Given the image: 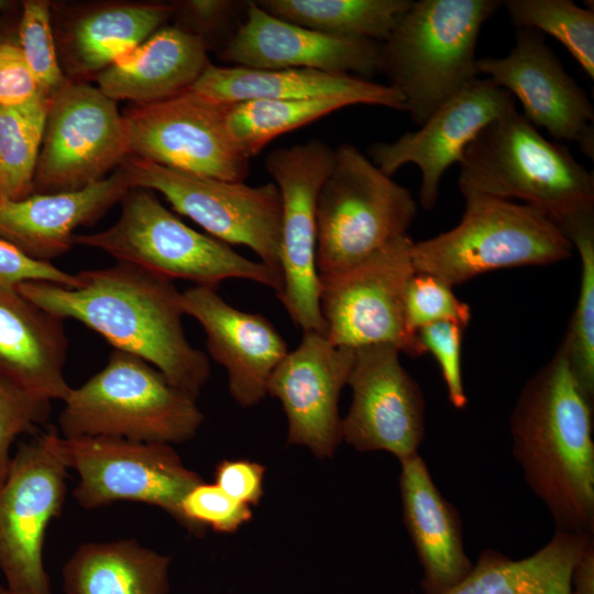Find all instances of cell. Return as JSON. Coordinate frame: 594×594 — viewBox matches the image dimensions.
Listing matches in <instances>:
<instances>
[{
	"label": "cell",
	"mask_w": 594,
	"mask_h": 594,
	"mask_svg": "<svg viewBox=\"0 0 594 594\" xmlns=\"http://www.w3.org/2000/svg\"><path fill=\"white\" fill-rule=\"evenodd\" d=\"M122 198L119 219L109 228L75 234L74 244L106 252L170 280L217 286L232 278L249 279L272 288L276 296L284 282L279 270L252 261L229 244L184 223L151 190L133 188Z\"/></svg>",
	"instance_id": "obj_5"
},
{
	"label": "cell",
	"mask_w": 594,
	"mask_h": 594,
	"mask_svg": "<svg viewBox=\"0 0 594 594\" xmlns=\"http://www.w3.org/2000/svg\"><path fill=\"white\" fill-rule=\"evenodd\" d=\"M462 195L465 208L454 228L414 242L415 273L453 287L486 272L548 265L572 256L568 238L536 208L477 193Z\"/></svg>",
	"instance_id": "obj_7"
},
{
	"label": "cell",
	"mask_w": 594,
	"mask_h": 594,
	"mask_svg": "<svg viewBox=\"0 0 594 594\" xmlns=\"http://www.w3.org/2000/svg\"><path fill=\"white\" fill-rule=\"evenodd\" d=\"M190 89L223 103L345 94L362 98L365 105L406 111L403 95L388 84L308 68L255 69L209 63Z\"/></svg>",
	"instance_id": "obj_25"
},
{
	"label": "cell",
	"mask_w": 594,
	"mask_h": 594,
	"mask_svg": "<svg viewBox=\"0 0 594 594\" xmlns=\"http://www.w3.org/2000/svg\"><path fill=\"white\" fill-rule=\"evenodd\" d=\"M593 403L557 350L510 414L512 453L556 531L594 535Z\"/></svg>",
	"instance_id": "obj_2"
},
{
	"label": "cell",
	"mask_w": 594,
	"mask_h": 594,
	"mask_svg": "<svg viewBox=\"0 0 594 594\" xmlns=\"http://www.w3.org/2000/svg\"><path fill=\"white\" fill-rule=\"evenodd\" d=\"M416 215L417 204L407 188L353 144H340L317 200L319 279L355 266L406 235Z\"/></svg>",
	"instance_id": "obj_8"
},
{
	"label": "cell",
	"mask_w": 594,
	"mask_h": 594,
	"mask_svg": "<svg viewBox=\"0 0 594 594\" xmlns=\"http://www.w3.org/2000/svg\"><path fill=\"white\" fill-rule=\"evenodd\" d=\"M387 344L354 349L346 385L350 408L342 438L360 452L385 451L399 460L418 453L425 438V398Z\"/></svg>",
	"instance_id": "obj_16"
},
{
	"label": "cell",
	"mask_w": 594,
	"mask_h": 594,
	"mask_svg": "<svg viewBox=\"0 0 594 594\" xmlns=\"http://www.w3.org/2000/svg\"><path fill=\"white\" fill-rule=\"evenodd\" d=\"M58 416L62 437H114L178 444L204 422L196 400L174 387L153 365L112 350L107 364L72 387Z\"/></svg>",
	"instance_id": "obj_6"
},
{
	"label": "cell",
	"mask_w": 594,
	"mask_h": 594,
	"mask_svg": "<svg viewBox=\"0 0 594 594\" xmlns=\"http://www.w3.org/2000/svg\"><path fill=\"white\" fill-rule=\"evenodd\" d=\"M50 105L40 94L22 106L0 108V199L33 194Z\"/></svg>",
	"instance_id": "obj_33"
},
{
	"label": "cell",
	"mask_w": 594,
	"mask_h": 594,
	"mask_svg": "<svg viewBox=\"0 0 594 594\" xmlns=\"http://www.w3.org/2000/svg\"><path fill=\"white\" fill-rule=\"evenodd\" d=\"M459 189L519 198L558 227L594 213V176L566 146L543 138L516 107L488 123L459 162Z\"/></svg>",
	"instance_id": "obj_3"
},
{
	"label": "cell",
	"mask_w": 594,
	"mask_h": 594,
	"mask_svg": "<svg viewBox=\"0 0 594 594\" xmlns=\"http://www.w3.org/2000/svg\"><path fill=\"white\" fill-rule=\"evenodd\" d=\"M174 10L169 4H123L84 14L69 32L73 68L103 70L151 37Z\"/></svg>",
	"instance_id": "obj_29"
},
{
	"label": "cell",
	"mask_w": 594,
	"mask_h": 594,
	"mask_svg": "<svg viewBox=\"0 0 594 594\" xmlns=\"http://www.w3.org/2000/svg\"><path fill=\"white\" fill-rule=\"evenodd\" d=\"M414 241L403 235L355 266L320 279L324 334L338 346L387 344L418 358L427 353L404 318L407 284L415 274Z\"/></svg>",
	"instance_id": "obj_12"
},
{
	"label": "cell",
	"mask_w": 594,
	"mask_h": 594,
	"mask_svg": "<svg viewBox=\"0 0 594 594\" xmlns=\"http://www.w3.org/2000/svg\"><path fill=\"white\" fill-rule=\"evenodd\" d=\"M560 229L580 255L581 276L576 305L558 351L580 388L594 402V213Z\"/></svg>",
	"instance_id": "obj_32"
},
{
	"label": "cell",
	"mask_w": 594,
	"mask_h": 594,
	"mask_svg": "<svg viewBox=\"0 0 594 594\" xmlns=\"http://www.w3.org/2000/svg\"><path fill=\"white\" fill-rule=\"evenodd\" d=\"M352 105H365L354 95H332L290 100H250L232 103L227 129L250 160L277 136Z\"/></svg>",
	"instance_id": "obj_31"
},
{
	"label": "cell",
	"mask_w": 594,
	"mask_h": 594,
	"mask_svg": "<svg viewBox=\"0 0 594 594\" xmlns=\"http://www.w3.org/2000/svg\"><path fill=\"white\" fill-rule=\"evenodd\" d=\"M182 299L185 315L204 329L210 356L226 369L233 399L242 407L258 404L288 353L285 339L264 316L232 307L217 288L195 285L182 292Z\"/></svg>",
	"instance_id": "obj_21"
},
{
	"label": "cell",
	"mask_w": 594,
	"mask_h": 594,
	"mask_svg": "<svg viewBox=\"0 0 594 594\" xmlns=\"http://www.w3.org/2000/svg\"><path fill=\"white\" fill-rule=\"evenodd\" d=\"M403 521L422 569L424 594H443L472 570L459 510L436 485L418 453L399 460Z\"/></svg>",
	"instance_id": "obj_22"
},
{
	"label": "cell",
	"mask_w": 594,
	"mask_h": 594,
	"mask_svg": "<svg viewBox=\"0 0 594 594\" xmlns=\"http://www.w3.org/2000/svg\"><path fill=\"white\" fill-rule=\"evenodd\" d=\"M516 107L514 97L490 78L477 77L441 105L418 130L393 142H375L369 158L387 176L415 164L421 175L419 201L431 210L447 169L459 163L463 151L488 123Z\"/></svg>",
	"instance_id": "obj_18"
},
{
	"label": "cell",
	"mask_w": 594,
	"mask_h": 594,
	"mask_svg": "<svg viewBox=\"0 0 594 594\" xmlns=\"http://www.w3.org/2000/svg\"><path fill=\"white\" fill-rule=\"evenodd\" d=\"M464 329L450 321L435 322L417 331L426 352L437 360L448 398L453 407L462 409L468 404L461 369V343Z\"/></svg>",
	"instance_id": "obj_39"
},
{
	"label": "cell",
	"mask_w": 594,
	"mask_h": 594,
	"mask_svg": "<svg viewBox=\"0 0 594 594\" xmlns=\"http://www.w3.org/2000/svg\"><path fill=\"white\" fill-rule=\"evenodd\" d=\"M503 6L516 26L553 36L594 78L593 10L570 0H507Z\"/></svg>",
	"instance_id": "obj_34"
},
{
	"label": "cell",
	"mask_w": 594,
	"mask_h": 594,
	"mask_svg": "<svg viewBox=\"0 0 594 594\" xmlns=\"http://www.w3.org/2000/svg\"><path fill=\"white\" fill-rule=\"evenodd\" d=\"M199 34L164 28L96 76L98 88L114 101L138 106L189 90L209 64Z\"/></svg>",
	"instance_id": "obj_26"
},
{
	"label": "cell",
	"mask_w": 594,
	"mask_h": 594,
	"mask_svg": "<svg viewBox=\"0 0 594 594\" xmlns=\"http://www.w3.org/2000/svg\"><path fill=\"white\" fill-rule=\"evenodd\" d=\"M333 162L334 148L321 140L275 148L265 158L282 204L279 265L284 286L277 298L302 332L324 334L316 263L317 200Z\"/></svg>",
	"instance_id": "obj_13"
},
{
	"label": "cell",
	"mask_w": 594,
	"mask_h": 594,
	"mask_svg": "<svg viewBox=\"0 0 594 594\" xmlns=\"http://www.w3.org/2000/svg\"><path fill=\"white\" fill-rule=\"evenodd\" d=\"M170 558L135 539L81 543L62 570L65 594H168Z\"/></svg>",
	"instance_id": "obj_28"
},
{
	"label": "cell",
	"mask_w": 594,
	"mask_h": 594,
	"mask_svg": "<svg viewBox=\"0 0 594 594\" xmlns=\"http://www.w3.org/2000/svg\"><path fill=\"white\" fill-rule=\"evenodd\" d=\"M413 0H260L270 14L324 34L383 43Z\"/></svg>",
	"instance_id": "obj_30"
},
{
	"label": "cell",
	"mask_w": 594,
	"mask_h": 594,
	"mask_svg": "<svg viewBox=\"0 0 594 594\" xmlns=\"http://www.w3.org/2000/svg\"><path fill=\"white\" fill-rule=\"evenodd\" d=\"M133 188L161 193L179 215L227 243L250 248L280 271L282 204L276 185L250 186L157 165L138 157L122 162ZM282 272V271H280Z\"/></svg>",
	"instance_id": "obj_10"
},
{
	"label": "cell",
	"mask_w": 594,
	"mask_h": 594,
	"mask_svg": "<svg viewBox=\"0 0 594 594\" xmlns=\"http://www.w3.org/2000/svg\"><path fill=\"white\" fill-rule=\"evenodd\" d=\"M58 450L67 469L78 474L73 497L85 509L142 503L161 508L183 526L182 501L202 482L167 443L59 435Z\"/></svg>",
	"instance_id": "obj_11"
},
{
	"label": "cell",
	"mask_w": 594,
	"mask_h": 594,
	"mask_svg": "<svg viewBox=\"0 0 594 594\" xmlns=\"http://www.w3.org/2000/svg\"><path fill=\"white\" fill-rule=\"evenodd\" d=\"M0 594H10L6 586L0 585Z\"/></svg>",
	"instance_id": "obj_46"
},
{
	"label": "cell",
	"mask_w": 594,
	"mask_h": 594,
	"mask_svg": "<svg viewBox=\"0 0 594 594\" xmlns=\"http://www.w3.org/2000/svg\"><path fill=\"white\" fill-rule=\"evenodd\" d=\"M40 94L20 46L0 43V108L22 106Z\"/></svg>",
	"instance_id": "obj_41"
},
{
	"label": "cell",
	"mask_w": 594,
	"mask_h": 594,
	"mask_svg": "<svg viewBox=\"0 0 594 594\" xmlns=\"http://www.w3.org/2000/svg\"><path fill=\"white\" fill-rule=\"evenodd\" d=\"M593 536L554 531L544 546L519 560L485 549L471 572L443 594H570L573 565Z\"/></svg>",
	"instance_id": "obj_27"
},
{
	"label": "cell",
	"mask_w": 594,
	"mask_h": 594,
	"mask_svg": "<svg viewBox=\"0 0 594 594\" xmlns=\"http://www.w3.org/2000/svg\"><path fill=\"white\" fill-rule=\"evenodd\" d=\"M501 0H419L381 43L378 73L406 101L419 127L479 77L476 43Z\"/></svg>",
	"instance_id": "obj_4"
},
{
	"label": "cell",
	"mask_w": 594,
	"mask_h": 594,
	"mask_svg": "<svg viewBox=\"0 0 594 594\" xmlns=\"http://www.w3.org/2000/svg\"><path fill=\"white\" fill-rule=\"evenodd\" d=\"M404 318L413 336H417L419 329L440 321L453 322L465 330L471 320V309L444 282L432 275L415 273L405 292Z\"/></svg>",
	"instance_id": "obj_36"
},
{
	"label": "cell",
	"mask_w": 594,
	"mask_h": 594,
	"mask_svg": "<svg viewBox=\"0 0 594 594\" xmlns=\"http://www.w3.org/2000/svg\"><path fill=\"white\" fill-rule=\"evenodd\" d=\"M570 594H594V537L587 541L573 565Z\"/></svg>",
	"instance_id": "obj_44"
},
{
	"label": "cell",
	"mask_w": 594,
	"mask_h": 594,
	"mask_svg": "<svg viewBox=\"0 0 594 594\" xmlns=\"http://www.w3.org/2000/svg\"><path fill=\"white\" fill-rule=\"evenodd\" d=\"M77 276L76 287L29 282L16 290L46 311L79 321L114 350L143 359L196 400L210 378V362L185 334L174 282L122 262Z\"/></svg>",
	"instance_id": "obj_1"
},
{
	"label": "cell",
	"mask_w": 594,
	"mask_h": 594,
	"mask_svg": "<svg viewBox=\"0 0 594 594\" xmlns=\"http://www.w3.org/2000/svg\"><path fill=\"white\" fill-rule=\"evenodd\" d=\"M476 69L516 97L524 117L556 140L576 142L594 157V108L587 94L568 74L542 33L520 29L504 57L477 59Z\"/></svg>",
	"instance_id": "obj_17"
},
{
	"label": "cell",
	"mask_w": 594,
	"mask_h": 594,
	"mask_svg": "<svg viewBox=\"0 0 594 594\" xmlns=\"http://www.w3.org/2000/svg\"><path fill=\"white\" fill-rule=\"evenodd\" d=\"M20 48L40 92L52 99L66 84L56 55L48 2H23L19 25Z\"/></svg>",
	"instance_id": "obj_35"
},
{
	"label": "cell",
	"mask_w": 594,
	"mask_h": 594,
	"mask_svg": "<svg viewBox=\"0 0 594 594\" xmlns=\"http://www.w3.org/2000/svg\"><path fill=\"white\" fill-rule=\"evenodd\" d=\"M128 155L127 121L117 101L98 87L67 81L51 99L33 194L85 188Z\"/></svg>",
	"instance_id": "obj_14"
},
{
	"label": "cell",
	"mask_w": 594,
	"mask_h": 594,
	"mask_svg": "<svg viewBox=\"0 0 594 594\" xmlns=\"http://www.w3.org/2000/svg\"><path fill=\"white\" fill-rule=\"evenodd\" d=\"M354 350L332 344L320 332L305 331L299 345L288 351L267 384L287 418V443L308 448L329 459L342 438L339 398L346 385Z\"/></svg>",
	"instance_id": "obj_19"
},
{
	"label": "cell",
	"mask_w": 594,
	"mask_h": 594,
	"mask_svg": "<svg viewBox=\"0 0 594 594\" xmlns=\"http://www.w3.org/2000/svg\"><path fill=\"white\" fill-rule=\"evenodd\" d=\"M51 428L19 444L0 486V571L10 594H52L45 536L61 516L67 466Z\"/></svg>",
	"instance_id": "obj_9"
},
{
	"label": "cell",
	"mask_w": 594,
	"mask_h": 594,
	"mask_svg": "<svg viewBox=\"0 0 594 594\" xmlns=\"http://www.w3.org/2000/svg\"><path fill=\"white\" fill-rule=\"evenodd\" d=\"M381 43L324 34L278 19L256 1L222 50V59L255 69L308 68L367 79L378 73Z\"/></svg>",
	"instance_id": "obj_20"
},
{
	"label": "cell",
	"mask_w": 594,
	"mask_h": 594,
	"mask_svg": "<svg viewBox=\"0 0 594 594\" xmlns=\"http://www.w3.org/2000/svg\"><path fill=\"white\" fill-rule=\"evenodd\" d=\"M50 414L51 402L36 398L0 376V486L9 470L14 440L34 433Z\"/></svg>",
	"instance_id": "obj_38"
},
{
	"label": "cell",
	"mask_w": 594,
	"mask_h": 594,
	"mask_svg": "<svg viewBox=\"0 0 594 594\" xmlns=\"http://www.w3.org/2000/svg\"><path fill=\"white\" fill-rule=\"evenodd\" d=\"M183 527L195 536L206 528L222 534L235 532L252 518L251 507L230 498L215 483L200 482L182 501Z\"/></svg>",
	"instance_id": "obj_37"
},
{
	"label": "cell",
	"mask_w": 594,
	"mask_h": 594,
	"mask_svg": "<svg viewBox=\"0 0 594 594\" xmlns=\"http://www.w3.org/2000/svg\"><path fill=\"white\" fill-rule=\"evenodd\" d=\"M185 6L199 25L210 29L223 23L224 21H228L240 7V2L223 0H191L187 1Z\"/></svg>",
	"instance_id": "obj_43"
},
{
	"label": "cell",
	"mask_w": 594,
	"mask_h": 594,
	"mask_svg": "<svg viewBox=\"0 0 594 594\" xmlns=\"http://www.w3.org/2000/svg\"><path fill=\"white\" fill-rule=\"evenodd\" d=\"M29 282H45L65 287L79 285L77 274H69L50 262L35 260L0 239V289L16 290Z\"/></svg>",
	"instance_id": "obj_40"
},
{
	"label": "cell",
	"mask_w": 594,
	"mask_h": 594,
	"mask_svg": "<svg viewBox=\"0 0 594 594\" xmlns=\"http://www.w3.org/2000/svg\"><path fill=\"white\" fill-rule=\"evenodd\" d=\"M64 321L18 290L0 289V376L36 398L64 402L72 389Z\"/></svg>",
	"instance_id": "obj_24"
},
{
	"label": "cell",
	"mask_w": 594,
	"mask_h": 594,
	"mask_svg": "<svg viewBox=\"0 0 594 594\" xmlns=\"http://www.w3.org/2000/svg\"><path fill=\"white\" fill-rule=\"evenodd\" d=\"M131 189L121 168L79 190L0 199V239L51 263L70 250L77 228L100 218Z\"/></svg>",
	"instance_id": "obj_23"
},
{
	"label": "cell",
	"mask_w": 594,
	"mask_h": 594,
	"mask_svg": "<svg viewBox=\"0 0 594 594\" xmlns=\"http://www.w3.org/2000/svg\"><path fill=\"white\" fill-rule=\"evenodd\" d=\"M9 2L6 1V0H0V10L1 9H4L6 7H8Z\"/></svg>",
	"instance_id": "obj_45"
},
{
	"label": "cell",
	"mask_w": 594,
	"mask_h": 594,
	"mask_svg": "<svg viewBox=\"0 0 594 594\" xmlns=\"http://www.w3.org/2000/svg\"><path fill=\"white\" fill-rule=\"evenodd\" d=\"M265 466L251 460H222L215 469V484L233 501L257 505L264 494Z\"/></svg>",
	"instance_id": "obj_42"
},
{
	"label": "cell",
	"mask_w": 594,
	"mask_h": 594,
	"mask_svg": "<svg viewBox=\"0 0 594 594\" xmlns=\"http://www.w3.org/2000/svg\"><path fill=\"white\" fill-rule=\"evenodd\" d=\"M231 105L191 89L158 102L136 105L124 116L129 154L190 174L244 182L250 160L229 135Z\"/></svg>",
	"instance_id": "obj_15"
}]
</instances>
